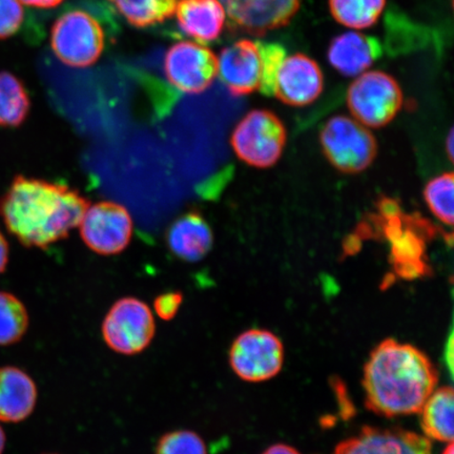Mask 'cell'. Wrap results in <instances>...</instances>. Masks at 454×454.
Masks as SVG:
<instances>
[{
	"label": "cell",
	"mask_w": 454,
	"mask_h": 454,
	"mask_svg": "<svg viewBox=\"0 0 454 454\" xmlns=\"http://www.w3.org/2000/svg\"><path fill=\"white\" fill-rule=\"evenodd\" d=\"M217 76L236 98L258 90L262 78V59L258 42L240 39L221 51Z\"/></svg>",
	"instance_id": "cell-14"
},
{
	"label": "cell",
	"mask_w": 454,
	"mask_h": 454,
	"mask_svg": "<svg viewBox=\"0 0 454 454\" xmlns=\"http://www.w3.org/2000/svg\"><path fill=\"white\" fill-rule=\"evenodd\" d=\"M47 454H55V453H47Z\"/></svg>",
	"instance_id": "cell-35"
},
{
	"label": "cell",
	"mask_w": 454,
	"mask_h": 454,
	"mask_svg": "<svg viewBox=\"0 0 454 454\" xmlns=\"http://www.w3.org/2000/svg\"><path fill=\"white\" fill-rule=\"evenodd\" d=\"M25 20L20 0H0V41L15 35Z\"/></svg>",
	"instance_id": "cell-27"
},
{
	"label": "cell",
	"mask_w": 454,
	"mask_h": 454,
	"mask_svg": "<svg viewBox=\"0 0 454 454\" xmlns=\"http://www.w3.org/2000/svg\"><path fill=\"white\" fill-rule=\"evenodd\" d=\"M164 74L175 89L186 94H200L218 75V59L202 43L180 42L164 57Z\"/></svg>",
	"instance_id": "cell-9"
},
{
	"label": "cell",
	"mask_w": 454,
	"mask_h": 454,
	"mask_svg": "<svg viewBox=\"0 0 454 454\" xmlns=\"http://www.w3.org/2000/svg\"><path fill=\"white\" fill-rule=\"evenodd\" d=\"M261 59H262V78H261V92L272 96L275 90V82L278 72L286 57V51L278 43H266L258 42Z\"/></svg>",
	"instance_id": "cell-26"
},
{
	"label": "cell",
	"mask_w": 454,
	"mask_h": 454,
	"mask_svg": "<svg viewBox=\"0 0 454 454\" xmlns=\"http://www.w3.org/2000/svg\"><path fill=\"white\" fill-rule=\"evenodd\" d=\"M454 393L450 386L435 389L422 407L421 426L430 441H453Z\"/></svg>",
	"instance_id": "cell-19"
},
{
	"label": "cell",
	"mask_w": 454,
	"mask_h": 454,
	"mask_svg": "<svg viewBox=\"0 0 454 454\" xmlns=\"http://www.w3.org/2000/svg\"><path fill=\"white\" fill-rule=\"evenodd\" d=\"M9 262V244L0 231V275L7 269Z\"/></svg>",
	"instance_id": "cell-30"
},
{
	"label": "cell",
	"mask_w": 454,
	"mask_h": 454,
	"mask_svg": "<svg viewBox=\"0 0 454 454\" xmlns=\"http://www.w3.org/2000/svg\"><path fill=\"white\" fill-rule=\"evenodd\" d=\"M89 206L69 186L17 176L0 198V217L21 244L44 248L69 235Z\"/></svg>",
	"instance_id": "cell-2"
},
{
	"label": "cell",
	"mask_w": 454,
	"mask_h": 454,
	"mask_svg": "<svg viewBox=\"0 0 454 454\" xmlns=\"http://www.w3.org/2000/svg\"><path fill=\"white\" fill-rule=\"evenodd\" d=\"M78 226L83 242L104 255L121 253L133 236V220L128 209L111 201L89 206Z\"/></svg>",
	"instance_id": "cell-10"
},
{
	"label": "cell",
	"mask_w": 454,
	"mask_h": 454,
	"mask_svg": "<svg viewBox=\"0 0 454 454\" xmlns=\"http://www.w3.org/2000/svg\"><path fill=\"white\" fill-rule=\"evenodd\" d=\"M323 154L340 172L359 174L372 166L378 154V144L371 129L355 118L334 116L320 133Z\"/></svg>",
	"instance_id": "cell-3"
},
{
	"label": "cell",
	"mask_w": 454,
	"mask_h": 454,
	"mask_svg": "<svg viewBox=\"0 0 454 454\" xmlns=\"http://www.w3.org/2000/svg\"><path fill=\"white\" fill-rule=\"evenodd\" d=\"M184 302V294L180 292H169L160 294L154 301L156 315L163 321L173 320Z\"/></svg>",
	"instance_id": "cell-28"
},
{
	"label": "cell",
	"mask_w": 454,
	"mask_h": 454,
	"mask_svg": "<svg viewBox=\"0 0 454 454\" xmlns=\"http://www.w3.org/2000/svg\"><path fill=\"white\" fill-rule=\"evenodd\" d=\"M5 434L4 431L2 428V426H0V454L4 453V447H5Z\"/></svg>",
	"instance_id": "cell-33"
},
{
	"label": "cell",
	"mask_w": 454,
	"mask_h": 454,
	"mask_svg": "<svg viewBox=\"0 0 454 454\" xmlns=\"http://www.w3.org/2000/svg\"><path fill=\"white\" fill-rule=\"evenodd\" d=\"M30 325L24 303L14 294L0 292V346L19 343Z\"/></svg>",
	"instance_id": "cell-23"
},
{
	"label": "cell",
	"mask_w": 454,
	"mask_h": 454,
	"mask_svg": "<svg viewBox=\"0 0 454 454\" xmlns=\"http://www.w3.org/2000/svg\"><path fill=\"white\" fill-rule=\"evenodd\" d=\"M64 0H20L21 4L37 9H52L59 5Z\"/></svg>",
	"instance_id": "cell-29"
},
{
	"label": "cell",
	"mask_w": 454,
	"mask_h": 454,
	"mask_svg": "<svg viewBox=\"0 0 454 454\" xmlns=\"http://www.w3.org/2000/svg\"><path fill=\"white\" fill-rule=\"evenodd\" d=\"M35 382L19 367H0V422L20 423L35 410Z\"/></svg>",
	"instance_id": "cell-16"
},
{
	"label": "cell",
	"mask_w": 454,
	"mask_h": 454,
	"mask_svg": "<svg viewBox=\"0 0 454 454\" xmlns=\"http://www.w3.org/2000/svg\"><path fill=\"white\" fill-rule=\"evenodd\" d=\"M229 360L232 372L243 381H269L281 372L284 346L279 337L266 329H248L232 342Z\"/></svg>",
	"instance_id": "cell-8"
},
{
	"label": "cell",
	"mask_w": 454,
	"mask_h": 454,
	"mask_svg": "<svg viewBox=\"0 0 454 454\" xmlns=\"http://www.w3.org/2000/svg\"><path fill=\"white\" fill-rule=\"evenodd\" d=\"M454 135L453 130H450V135H448V138L446 140V152L448 156H450V160L452 161L453 159V153H454Z\"/></svg>",
	"instance_id": "cell-32"
},
{
	"label": "cell",
	"mask_w": 454,
	"mask_h": 454,
	"mask_svg": "<svg viewBox=\"0 0 454 454\" xmlns=\"http://www.w3.org/2000/svg\"><path fill=\"white\" fill-rule=\"evenodd\" d=\"M442 454H454V446L452 442H447V447L444 451H442Z\"/></svg>",
	"instance_id": "cell-34"
},
{
	"label": "cell",
	"mask_w": 454,
	"mask_h": 454,
	"mask_svg": "<svg viewBox=\"0 0 454 454\" xmlns=\"http://www.w3.org/2000/svg\"><path fill=\"white\" fill-rule=\"evenodd\" d=\"M102 339L114 353L136 356L149 348L156 334V322L150 306L137 298L116 301L101 325Z\"/></svg>",
	"instance_id": "cell-6"
},
{
	"label": "cell",
	"mask_w": 454,
	"mask_h": 454,
	"mask_svg": "<svg viewBox=\"0 0 454 454\" xmlns=\"http://www.w3.org/2000/svg\"><path fill=\"white\" fill-rule=\"evenodd\" d=\"M286 139V129L279 117L268 110H254L237 124L231 145L241 161L254 168H269L280 160Z\"/></svg>",
	"instance_id": "cell-4"
},
{
	"label": "cell",
	"mask_w": 454,
	"mask_h": 454,
	"mask_svg": "<svg viewBox=\"0 0 454 454\" xmlns=\"http://www.w3.org/2000/svg\"><path fill=\"white\" fill-rule=\"evenodd\" d=\"M329 10L340 25L364 30L377 24L386 0H328Z\"/></svg>",
	"instance_id": "cell-22"
},
{
	"label": "cell",
	"mask_w": 454,
	"mask_h": 454,
	"mask_svg": "<svg viewBox=\"0 0 454 454\" xmlns=\"http://www.w3.org/2000/svg\"><path fill=\"white\" fill-rule=\"evenodd\" d=\"M130 26L149 27L170 19L179 0H109Z\"/></svg>",
	"instance_id": "cell-20"
},
{
	"label": "cell",
	"mask_w": 454,
	"mask_h": 454,
	"mask_svg": "<svg viewBox=\"0 0 454 454\" xmlns=\"http://www.w3.org/2000/svg\"><path fill=\"white\" fill-rule=\"evenodd\" d=\"M213 240L211 227L197 213L186 214L176 220L168 234L170 251L187 262H197L206 257L211 251Z\"/></svg>",
	"instance_id": "cell-18"
},
{
	"label": "cell",
	"mask_w": 454,
	"mask_h": 454,
	"mask_svg": "<svg viewBox=\"0 0 454 454\" xmlns=\"http://www.w3.org/2000/svg\"><path fill=\"white\" fill-rule=\"evenodd\" d=\"M424 199L436 219L446 225H453L454 177L452 173L442 174L431 179L425 186Z\"/></svg>",
	"instance_id": "cell-24"
},
{
	"label": "cell",
	"mask_w": 454,
	"mask_h": 454,
	"mask_svg": "<svg viewBox=\"0 0 454 454\" xmlns=\"http://www.w3.org/2000/svg\"><path fill=\"white\" fill-rule=\"evenodd\" d=\"M403 101L400 84L381 71L361 74L348 90L351 115L368 129L387 126L401 111Z\"/></svg>",
	"instance_id": "cell-7"
},
{
	"label": "cell",
	"mask_w": 454,
	"mask_h": 454,
	"mask_svg": "<svg viewBox=\"0 0 454 454\" xmlns=\"http://www.w3.org/2000/svg\"><path fill=\"white\" fill-rule=\"evenodd\" d=\"M231 32L263 36L286 27L297 14L301 0H219Z\"/></svg>",
	"instance_id": "cell-11"
},
{
	"label": "cell",
	"mask_w": 454,
	"mask_h": 454,
	"mask_svg": "<svg viewBox=\"0 0 454 454\" xmlns=\"http://www.w3.org/2000/svg\"><path fill=\"white\" fill-rule=\"evenodd\" d=\"M325 77L319 65L304 54L286 56L275 82L274 95L283 104L302 107L320 98Z\"/></svg>",
	"instance_id": "cell-13"
},
{
	"label": "cell",
	"mask_w": 454,
	"mask_h": 454,
	"mask_svg": "<svg viewBox=\"0 0 454 454\" xmlns=\"http://www.w3.org/2000/svg\"><path fill=\"white\" fill-rule=\"evenodd\" d=\"M30 112L24 83L9 72H0V127H19Z\"/></svg>",
	"instance_id": "cell-21"
},
{
	"label": "cell",
	"mask_w": 454,
	"mask_h": 454,
	"mask_svg": "<svg viewBox=\"0 0 454 454\" xmlns=\"http://www.w3.org/2000/svg\"><path fill=\"white\" fill-rule=\"evenodd\" d=\"M155 454H207V447L195 431L174 430L159 439Z\"/></svg>",
	"instance_id": "cell-25"
},
{
	"label": "cell",
	"mask_w": 454,
	"mask_h": 454,
	"mask_svg": "<svg viewBox=\"0 0 454 454\" xmlns=\"http://www.w3.org/2000/svg\"><path fill=\"white\" fill-rule=\"evenodd\" d=\"M333 454H433V446L425 435L410 430L366 426L340 442Z\"/></svg>",
	"instance_id": "cell-12"
},
{
	"label": "cell",
	"mask_w": 454,
	"mask_h": 454,
	"mask_svg": "<svg viewBox=\"0 0 454 454\" xmlns=\"http://www.w3.org/2000/svg\"><path fill=\"white\" fill-rule=\"evenodd\" d=\"M262 454H301L296 448L286 444L272 445Z\"/></svg>",
	"instance_id": "cell-31"
},
{
	"label": "cell",
	"mask_w": 454,
	"mask_h": 454,
	"mask_svg": "<svg viewBox=\"0 0 454 454\" xmlns=\"http://www.w3.org/2000/svg\"><path fill=\"white\" fill-rule=\"evenodd\" d=\"M175 12L181 31L200 43L215 41L225 27L226 14L219 0H179Z\"/></svg>",
	"instance_id": "cell-17"
},
{
	"label": "cell",
	"mask_w": 454,
	"mask_h": 454,
	"mask_svg": "<svg viewBox=\"0 0 454 454\" xmlns=\"http://www.w3.org/2000/svg\"><path fill=\"white\" fill-rule=\"evenodd\" d=\"M438 382L427 355L391 338L372 349L362 380L367 410L385 418L419 413Z\"/></svg>",
	"instance_id": "cell-1"
},
{
	"label": "cell",
	"mask_w": 454,
	"mask_h": 454,
	"mask_svg": "<svg viewBox=\"0 0 454 454\" xmlns=\"http://www.w3.org/2000/svg\"><path fill=\"white\" fill-rule=\"evenodd\" d=\"M105 43L104 27L87 11H67L51 28V48L62 64L72 67L93 66Z\"/></svg>",
	"instance_id": "cell-5"
},
{
	"label": "cell",
	"mask_w": 454,
	"mask_h": 454,
	"mask_svg": "<svg viewBox=\"0 0 454 454\" xmlns=\"http://www.w3.org/2000/svg\"><path fill=\"white\" fill-rule=\"evenodd\" d=\"M382 55L377 38L359 32H348L334 37L329 44V64L340 75L357 77L368 71Z\"/></svg>",
	"instance_id": "cell-15"
}]
</instances>
